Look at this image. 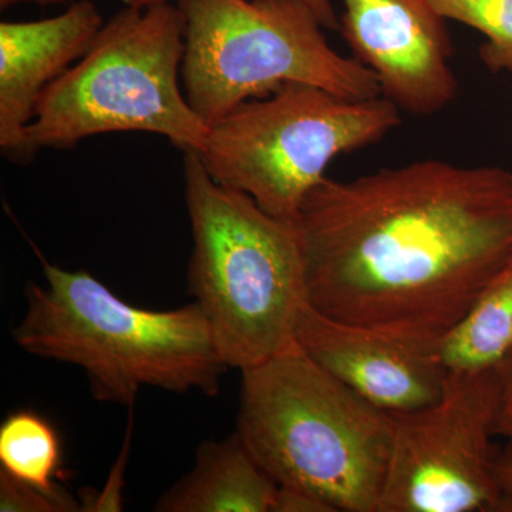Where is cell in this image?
I'll return each mask as SVG.
<instances>
[{
	"label": "cell",
	"mask_w": 512,
	"mask_h": 512,
	"mask_svg": "<svg viewBox=\"0 0 512 512\" xmlns=\"http://www.w3.org/2000/svg\"><path fill=\"white\" fill-rule=\"evenodd\" d=\"M296 225L313 309L437 349L512 256V173L421 160L325 177Z\"/></svg>",
	"instance_id": "obj_1"
},
{
	"label": "cell",
	"mask_w": 512,
	"mask_h": 512,
	"mask_svg": "<svg viewBox=\"0 0 512 512\" xmlns=\"http://www.w3.org/2000/svg\"><path fill=\"white\" fill-rule=\"evenodd\" d=\"M26 289L13 339L42 359L79 367L94 399L133 406L141 390L220 393L229 369L197 303L148 311L114 295L89 272L43 265Z\"/></svg>",
	"instance_id": "obj_2"
},
{
	"label": "cell",
	"mask_w": 512,
	"mask_h": 512,
	"mask_svg": "<svg viewBox=\"0 0 512 512\" xmlns=\"http://www.w3.org/2000/svg\"><path fill=\"white\" fill-rule=\"evenodd\" d=\"M237 433L276 484L318 495L336 512H379L392 414L329 375L298 343L242 370Z\"/></svg>",
	"instance_id": "obj_3"
},
{
	"label": "cell",
	"mask_w": 512,
	"mask_h": 512,
	"mask_svg": "<svg viewBox=\"0 0 512 512\" xmlns=\"http://www.w3.org/2000/svg\"><path fill=\"white\" fill-rule=\"evenodd\" d=\"M184 192L194 241L188 293L225 365L242 372L292 348L308 303L296 221L222 187L198 153H185Z\"/></svg>",
	"instance_id": "obj_4"
},
{
	"label": "cell",
	"mask_w": 512,
	"mask_h": 512,
	"mask_svg": "<svg viewBox=\"0 0 512 512\" xmlns=\"http://www.w3.org/2000/svg\"><path fill=\"white\" fill-rule=\"evenodd\" d=\"M184 28L183 12L171 3L116 13L37 104L28 128L33 153L127 131L157 134L184 153H200L210 126L180 83Z\"/></svg>",
	"instance_id": "obj_5"
},
{
	"label": "cell",
	"mask_w": 512,
	"mask_h": 512,
	"mask_svg": "<svg viewBox=\"0 0 512 512\" xmlns=\"http://www.w3.org/2000/svg\"><path fill=\"white\" fill-rule=\"evenodd\" d=\"M185 96L208 126L285 83L348 99L382 96L376 74L336 52L301 0H180Z\"/></svg>",
	"instance_id": "obj_6"
},
{
	"label": "cell",
	"mask_w": 512,
	"mask_h": 512,
	"mask_svg": "<svg viewBox=\"0 0 512 512\" xmlns=\"http://www.w3.org/2000/svg\"><path fill=\"white\" fill-rule=\"evenodd\" d=\"M400 124L399 107L386 97L348 99L313 84L285 83L212 124L198 154L222 187L296 221L336 157L376 143Z\"/></svg>",
	"instance_id": "obj_7"
},
{
	"label": "cell",
	"mask_w": 512,
	"mask_h": 512,
	"mask_svg": "<svg viewBox=\"0 0 512 512\" xmlns=\"http://www.w3.org/2000/svg\"><path fill=\"white\" fill-rule=\"evenodd\" d=\"M500 403L497 369L447 372L436 403L392 414L379 512L500 511L493 443Z\"/></svg>",
	"instance_id": "obj_8"
},
{
	"label": "cell",
	"mask_w": 512,
	"mask_h": 512,
	"mask_svg": "<svg viewBox=\"0 0 512 512\" xmlns=\"http://www.w3.org/2000/svg\"><path fill=\"white\" fill-rule=\"evenodd\" d=\"M342 29L355 59L400 110L431 116L456 99L451 42L429 0H342Z\"/></svg>",
	"instance_id": "obj_9"
},
{
	"label": "cell",
	"mask_w": 512,
	"mask_h": 512,
	"mask_svg": "<svg viewBox=\"0 0 512 512\" xmlns=\"http://www.w3.org/2000/svg\"><path fill=\"white\" fill-rule=\"evenodd\" d=\"M296 343L329 375L386 413L430 406L446 386L447 370L436 348L329 318L309 303L299 318Z\"/></svg>",
	"instance_id": "obj_10"
},
{
	"label": "cell",
	"mask_w": 512,
	"mask_h": 512,
	"mask_svg": "<svg viewBox=\"0 0 512 512\" xmlns=\"http://www.w3.org/2000/svg\"><path fill=\"white\" fill-rule=\"evenodd\" d=\"M104 25L89 0L53 18L0 23V148L13 163L35 156L28 128L46 90L89 49Z\"/></svg>",
	"instance_id": "obj_11"
},
{
	"label": "cell",
	"mask_w": 512,
	"mask_h": 512,
	"mask_svg": "<svg viewBox=\"0 0 512 512\" xmlns=\"http://www.w3.org/2000/svg\"><path fill=\"white\" fill-rule=\"evenodd\" d=\"M279 485L259 466L237 431L198 447L194 467L171 485L157 512H272Z\"/></svg>",
	"instance_id": "obj_12"
},
{
	"label": "cell",
	"mask_w": 512,
	"mask_h": 512,
	"mask_svg": "<svg viewBox=\"0 0 512 512\" xmlns=\"http://www.w3.org/2000/svg\"><path fill=\"white\" fill-rule=\"evenodd\" d=\"M447 372L497 369L512 352V256L437 345Z\"/></svg>",
	"instance_id": "obj_13"
},
{
	"label": "cell",
	"mask_w": 512,
	"mask_h": 512,
	"mask_svg": "<svg viewBox=\"0 0 512 512\" xmlns=\"http://www.w3.org/2000/svg\"><path fill=\"white\" fill-rule=\"evenodd\" d=\"M62 441L55 427L32 410L9 414L0 426V466L25 483L56 490Z\"/></svg>",
	"instance_id": "obj_14"
},
{
	"label": "cell",
	"mask_w": 512,
	"mask_h": 512,
	"mask_svg": "<svg viewBox=\"0 0 512 512\" xmlns=\"http://www.w3.org/2000/svg\"><path fill=\"white\" fill-rule=\"evenodd\" d=\"M444 19L456 20L487 37L483 62L493 72H512V0H429Z\"/></svg>",
	"instance_id": "obj_15"
},
{
	"label": "cell",
	"mask_w": 512,
	"mask_h": 512,
	"mask_svg": "<svg viewBox=\"0 0 512 512\" xmlns=\"http://www.w3.org/2000/svg\"><path fill=\"white\" fill-rule=\"evenodd\" d=\"M0 511L74 512L82 511V503L62 487L45 490L0 470Z\"/></svg>",
	"instance_id": "obj_16"
},
{
	"label": "cell",
	"mask_w": 512,
	"mask_h": 512,
	"mask_svg": "<svg viewBox=\"0 0 512 512\" xmlns=\"http://www.w3.org/2000/svg\"><path fill=\"white\" fill-rule=\"evenodd\" d=\"M272 512H336L318 495L301 488L279 485Z\"/></svg>",
	"instance_id": "obj_17"
},
{
	"label": "cell",
	"mask_w": 512,
	"mask_h": 512,
	"mask_svg": "<svg viewBox=\"0 0 512 512\" xmlns=\"http://www.w3.org/2000/svg\"><path fill=\"white\" fill-rule=\"evenodd\" d=\"M501 383L500 414L495 433L497 437L512 436V352L497 367Z\"/></svg>",
	"instance_id": "obj_18"
},
{
	"label": "cell",
	"mask_w": 512,
	"mask_h": 512,
	"mask_svg": "<svg viewBox=\"0 0 512 512\" xmlns=\"http://www.w3.org/2000/svg\"><path fill=\"white\" fill-rule=\"evenodd\" d=\"M494 470L503 494L500 511H512V436L505 437L504 446L498 447Z\"/></svg>",
	"instance_id": "obj_19"
},
{
	"label": "cell",
	"mask_w": 512,
	"mask_h": 512,
	"mask_svg": "<svg viewBox=\"0 0 512 512\" xmlns=\"http://www.w3.org/2000/svg\"><path fill=\"white\" fill-rule=\"evenodd\" d=\"M301 2L308 5L315 12V15L322 22L323 28L330 30L340 28L339 20L336 18L335 9H333L330 0H301Z\"/></svg>",
	"instance_id": "obj_20"
},
{
	"label": "cell",
	"mask_w": 512,
	"mask_h": 512,
	"mask_svg": "<svg viewBox=\"0 0 512 512\" xmlns=\"http://www.w3.org/2000/svg\"><path fill=\"white\" fill-rule=\"evenodd\" d=\"M64 2V0H0L2 9L10 8V6L22 5V3H36V5H55V3ZM127 6L131 8L147 9L153 6L165 5L170 0H123Z\"/></svg>",
	"instance_id": "obj_21"
}]
</instances>
